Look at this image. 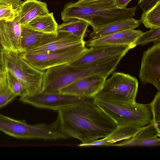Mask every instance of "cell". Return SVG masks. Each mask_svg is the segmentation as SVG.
Returning <instances> with one entry per match:
<instances>
[{
    "label": "cell",
    "instance_id": "6da1fadb",
    "mask_svg": "<svg viewBox=\"0 0 160 160\" xmlns=\"http://www.w3.org/2000/svg\"><path fill=\"white\" fill-rule=\"evenodd\" d=\"M61 129L68 137L82 143L108 136L118 127L115 122L95 103L94 97L88 102L57 110Z\"/></svg>",
    "mask_w": 160,
    "mask_h": 160
},
{
    "label": "cell",
    "instance_id": "277c9868",
    "mask_svg": "<svg viewBox=\"0 0 160 160\" xmlns=\"http://www.w3.org/2000/svg\"><path fill=\"white\" fill-rule=\"evenodd\" d=\"M95 101L118 127L134 126L141 128L152 121L150 104H141L136 101H110L95 99Z\"/></svg>",
    "mask_w": 160,
    "mask_h": 160
},
{
    "label": "cell",
    "instance_id": "e0dca14e",
    "mask_svg": "<svg viewBox=\"0 0 160 160\" xmlns=\"http://www.w3.org/2000/svg\"><path fill=\"white\" fill-rule=\"evenodd\" d=\"M57 35L40 32L30 28L27 25L21 26V52H27L44 45L55 38Z\"/></svg>",
    "mask_w": 160,
    "mask_h": 160
},
{
    "label": "cell",
    "instance_id": "9c48e42d",
    "mask_svg": "<svg viewBox=\"0 0 160 160\" xmlns=\"http://www.w3.org/2000/svg\"><path fill=\"white\" fill-rule=\"evenodd\" d=\"M93 97H81L58 93L40 92L31 95L20 97L22 102L37 108L57 110L72 105L88 102Z\"/></svg>",
    "mask_w": 160,
    "mask_h": 160
},
{
    "label": "cell",
    "instance_id": "ffe728a7",
    "mask_svg": "<svg viewBox=\"0 0 160 160\" xmlns=\"http://www.w3.org/2000/svg\"><path fill=\"white\" fill-rule=\"evenodd\" d=\"M140 23L139 20L133 18L114 22L93 30L90 35V38H97L122 31L134 30L140 25Z\"/></svg>",
    "mask_w": 160,
    "mask_h": 160
},
{
    "label": "cell",
    "instance_id": "8fae6325",
    "mask_svg": "<svg viewBox=\"0 0 160 160\" xmlns=\"http://www.w3.org/2000/svg\"><path fill=\"white\" fill-rule=\"evenodd\" d=\"M139 77L142 84H151L160 91V42L143 52Z\"/></svg>",
    "mask_w": 160,
    "mask_h": 160
},
{
    "label": "cell",
    "instance_id": "ac0fdd59",
    "mask_svg": "<svg viewBox=\"0 0 160 160\" xmlns=\"http://www.w3.org/2000/svg\"><path fill=\"white\" fill-rule=\"evenodd\" d=\"M18 21L21 26L26 25L35 18L49 12L47 4L38 0H26L17 7Z\"/></svg>",
    "mask_w": 160,
    "mask_h": 160
},
{
    "label": "cell",
    "instance_id": "d6a6232c",
    "mask_svg": "<svg viewBox=\"0 0 160 160\" xmlns=\"http://www.w3.org/2000/svg\"><path fill=\"white\" fill-rule=\"evenodd\" d=\"M132 0H116L115 3L116 6L120 8H126L128 4Z\"/></svg>",
    "mask_w": 160,
    "mask_h": 160
},
{
    "label": "cell",
    "instance_id": "5b68a950",
    "mask_svg": "<svg viewBox=\"0 0 160 160\" xmlns=\"http://www.w3.org/2000/svg\"><path fill=\"white\" fill-rule=\"evenodd\" d=\"M0 130L19 138L53 140L67 138L60 128L58 118L49 124L41 123L32 125L24 121L15 120L0 113Z\"/></svg>",
    "mask_w": 160,
    "mask_h": 160
},
{
    "label": "cell",
    "instance_id": "8992f818",
    "mask_svg": "<svg viewBox=\"0 0 160 160\" xmlns=\"http://www.w3.org/2000/svg\"><path fill=\"white\" fill-rule=\"evenodd\" d=\"M138 88L136 78L123 72H114L106 79L93 97L95 99L107 101L134 102Z\"/></svg>",
    "mask_w": 160,
    "mask_h": 160
},
{
    "label": "cell",
    "instance_id": "f546056e",
    "mask_svg": "<svg viewBox=\"0 0 160 160\" xmlns=\"http://www.w3.org/2000/svg\"><path fill=\"white\" fill-rule=\"evenodd\" d=\"M8 87L6 78V70L0 73V92Z\"/></svg>",
    "mask_w": 160,
    "mask_h": 160
},
{
    "label": "cell",
    "instance_id": "d590c367",
    "mask_svg": "<svg viewBox=\"0 0 160 160\" xmlns=\"http://www.w3.org/2000/svg\"><path fill=\"white\" fill-rule=\"evenodd\" d=\"M38 0V1H41V0Z\"/></svg>",
    "mask_w": 160,
    "mask_h": 160
},
{
    "label": "cell",
    "instance_id": "2e32d148",
    "mask_svg": "<svg viewBox=\"0 0 160 160\" xmlns=\"http://www.w3.org/2000/svg\"><path fill=\"white\" fill-rule=\"evenodd\" d=\"M85 45L83 38L66 32H58L57 36L48 42L26 52H49Z\"/></svg>",
    "mask_w": 160,
    "mask_h": 160
},
{
    "label": "cell",
    "instance_id": "ba28073f",
    "mask_svg": "<svg viewBox=\"0 0 160 160\" xmlns=\"http://www.w3.org/2000/svg\"><path fill=\"white\" fill-rule=\"evenodd\" d=\"M88 49L84 45L52 52H22L19 54L33 67L44 72L50 68L72 62L82 55Z\"/></svg>",
    "mask_w": 160,
    "mask_h": 160
},
{
    "label": "cell",
    "instance_id": "7a4b0ae2",
    "mask_svg": "<svg viewBox=\"0 0 160 160\" xmlns=\"http://www.w3.org/2000/svg\"><path fill=\"white\" fill-rule=\"evenodd\" d=\"M115 1L97 0L79 4L68 3L61 12V18L64 22L75 19L84 20L95 30L114 22L133 18L136 7L119 8Z\"/></svg>",
    "mask_w": 160,
    "mask_h": 160
},
{
    "label": "cell",
    "instance_id": "3957f363",
    "mask_svg": "<svg viewBox=\"0 0 160 160\" xmlns=\"http://www.w3.org/2000/svg\"><path fill=\"white\" fill-rule=\"evenodd\" d=\"M120 61L116 58L99 64L76 66L68 63L50 68L44 72L41 92L59 93L61 88L88 76L98 75L106 78Z\"/></svg>",
    "mask_w": 160,
    "mask_h": 160
},
{
    "label": "cell",
    "instance_id": "603a6c76",
    "mask_svg": "<svg viewBox=\"0 0 160 160\" xmlns=\"http://www.w3.org/2000/svg\"><path fill=\"white\" fill-rule=\"evenodd\" d=\"M139 20L146 28L160 27V1L149 10L143 12Z\"/></svg>",
    "mask_w": 160,
    "mask_h": 160
},
{
    "label": "cell",
    "instance_id": "484cf974",
    "mask_svg": "<svg viewBox=\"0 0 160 160\" xmlns=\"http://www.w3.org/2000/svg\"><path fill=\"white\" fill-rule=\"evenodd\" d=\"M17 8L12 5L0 2V20H13L18 15Z\"/></svg>",
    "mask_w": 160,
    "mask_h": 160
},
{
    "label": "cell",
    "instance_id": "83f0119b",
    "mask_svg": "<svg viewBox=\"0 0 160 160\" xmlns=\"http://www.w3.org/2000/svg\"><path fill=\"white\" fill-rule=\"evenodd\" d=\"M16 97L8 87L0 92V108L6 105Z\"/></svg>",
    "mask_w": 160,
    "mask_h": 160
},
{
    "label": "cell",
    "instance_id": "f1b7e54d",
    "mask_svg": "<svg viewBox=\"0 0 160 160\" xmlns=\"http://www.w3.org/2000/svg\"><path fill=\"white\" fill-rule=\"evenodd\" d=\"M160 0H139L138 3L139 8L146 12L153 7Z\"/></svg>",
    "mask_w": 160,
    "mask_h": 160
},
{
    "label": "cell",
    "instance_id": "cb8c5ba5",
    "mask_svg": "<svg viewBox=\"0 0 160 160\" xmlns=\"http://www.w3.org/2000/svg\"><path fill=\"white\" fill-rule=\"evenodd\" d=\"M6 78L8 87L14 95L20 97L27 96L22 83L10 71L7 69Z\"/></svg>",
    "mask_w": 160,
    "mask_h": 160
},
{
    "label": "cell",
    "instance_id": "9a60e30c",
    "mask_svg": "<svg viewBox=\"0 0 160 160\" xmlns=\"http://www.w3.org/2000/svg\"><path fill=\"white\" fill-rule=\"evenodd\" d=\"M21 26L17 17L13 20H0V32L4 50L21 52Z\"/></svg>",
    "mask_w": 160,
    "mask_h": 160
},
{
    "label": "cell",
    "instance_id": "44dd1931",
    "mask_svg": "<svg viewBox=\"0 0 160 160\" xmlns=\"http://www.w3.org/2000/svg\"><path fill=\"white\" fill-rule=\"evenodd\" d=\"M26 25L33 29L40 32L58 34V25L55 19L53 12L38 16Z\"/></svg>",
    "mask_w": 160,
    "mask_h": 160
},
{
    "label": "cell",
    "instance_id": "4316f807",
    "mask_svg": "<svg viewBox=\"0 0 160 160\" xmlns=\"http://www.w3.org/2000/svg\"><path fill=\"white\" fill-rule=\"evenodd\" d=\"M152 115V122L157 129L160 131V92L158 91L154 98L150 103Z\"/></svg>",
    "mask_w": 160,
    "mask_h": 160
},
{
    "label": "cell",
    "instance_id": "1f68e13d",
    "mask_svg": "<svg viewBox=\"0 0 160 160\" xmlns=\"http://www.w3.org/2000/svg\"><path fill=\"white\" fill-rule=\"evenodd\" d=\"M0 2L12 5L15 8H16L21 3V0H0Z\"/></svg>",
    "mask_w": 160,
    "mask_h": 160
},
{
    "label": "cell",
    "instance_id": "52a82bcc",
    "mask_svg": "<svg viewBox=\"0 0 160 160\" xmlns=\"http://www.w3.org/2000/svg\"><path fill=\"white\" fill-rule=\"evenodd\" d=\"M4 54L6 69L10 71L22 83L27 96L40 92L44 71L31 66L19 53L4 50Z\"/></svg>",
    "mask_w": 160,
    "mask_h": 160
},
{
    "label": "cell",
    "instance_id": "7c38bea8",
    "mask_svg": "<svg viewBox=\"0 0 160 160\" xmlns=\"http://www.w3.org/2000/svg\"><path fill=\"white\" fill-rule=\"evenodd\" d=\"M106 79L98 75L88 76L61 88L59 93L81 97H93L101 89Z\"/></svg>",
    "mask_w": 160,
    "mask_h": 160
},
{
    "label": "cell",
    "instance_id": "7402d4cb",
    "mask_svg": "<svg viewBox=\"0 0 160 160\" xmlns=\"http://www.w3.org/2000/svg\"><path fill=\"white\" fill-rule=\"evenodd\" d=\"M89 23L84 20L75 19L58 25V32H66L83 38Z\"/></svg>",
    "mask_w": 160,
    "mask_h": 160
},
{
    "label": "cell",
    "instance_id": "836d02e7",
    "mask_svg": "<svg viewBox=\"0 0 160 160\" xmlns=\"http://www.w3.org/2000/svg\"><path fill=\"white\" fill-rule=\"evenodd\" d=\"M96 0H78L77 2H74L76 4H79Z\"/></svg>",
    "mask_w": 160,
    "mask_h": 160
},
{
    "label": "cell",
    "instance_id": "d6986e66",
    "mask_svg": "<svg viewBox=\"0 0 160 160\" xmlns=\"http://www.w3.org/2000/svg\"><path fill=\"white\" fill-rule=\"evenodd\" d=\"M141 128L134 126L118 127L114 132L106 137L92 142L81 143L78 145L81 147L110 146L119 141L130 138Z\"/></svg>",
    "mask_w": 160,
    "mask_h": 160
},
{
    "label": "cell",
    "instance_id": "4dcf8cb0",
    "mask_svg": "<svg viewBox=\"0 0 160 160\" xmlns=\"http://www.w3.org/2000/svg\"><path fill=\"white\" fill-rule=\"evenodd\" d=\"M6 70L5 62L4 51L0 50V73Z\"/></svg>",
    "mask_w": 160,
    "mask_h": 160
},
{
    "label": "cell",
    "instance_id": "d4e9b609",
    "mask_svg": "<svg viewBox=\"0 0 160 160\" xmlns=\"http://www.w3.org/2000/svg\"><path fill=\"white\" fill-rule=\"evenodd\" d=\"M150 30L142 32L136 42L137 45H144L149 42H157L160 41V27L150 28Z\"/></svg>",
    "mask_w": 160,
    "mask_h": 160
},
{
    "label": "cell",
    "instance_id": "4fadbf2b",
    "mask_svg": "<svg viewBox=\"0 0 160 160\" xmlns=\"http://www.w3.org/2000/svg\"><path fill=\"white\" fill-rule=\"evenodd\" d=\"M140 30H129L110 34L97 38H90L86 42L87 47L107 45H128L132 49L137 45L136 42L142 33Z\"/></svg>",
    "mask_w": 160,
    "mask_h": 160
},
{
    "label": "cell",
    "instance_id": "5bb4252c",
    "mask_svg": "<svg viewBox=\"0 0 160 160\" xmlns=\"http://www.w3.org/2000/svg\"><path fill=\"white\" fill-rule=\"evenodd\" d=\"M160 131L152 121L141 128L132 137L110 146L119 147H158L160 145Z\"/></svg>",
    "mask_w": 160,
    "mask_h": 160
},
{
    "label": "cell",
    "instance_id": "e575fe53",
    "mask_svg": "<svg viewBox=\"0 0 160 160\" xmlns=\"http://www.w3.org/2000/svg\"><path fill=\"white\" fill-rule=\"evenodd\" d=\"M0 50L4 51V48L2 46V38L1 37V33L0 32Z\"/></svg>",
    "mask_w": 160,
    "mask_h": 160
},
{
    "label": "cell",
    "instance_id": "30bf717a",
    "mask_svg": "<svg viewBox=\"0 0 160 160\" xmlns=\"http://www.w3.org/2000/svg\"><path fill=\"white\" fill-rule=\"evenodd\" d=\"M131 49L125 45L91 47L82 55L69 63L76 66L99 64L120 56H124Z\"/></svg>",
    "mask_w": 160,
    "mask_h": 160
}]
</instances>
